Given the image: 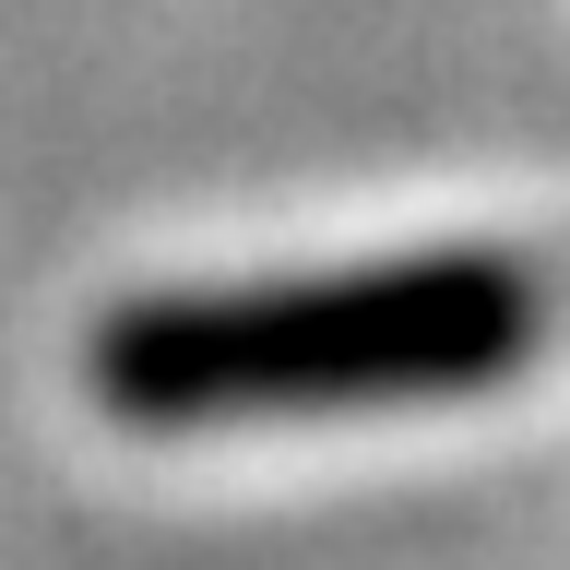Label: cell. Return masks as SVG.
<instances>
[{
  "mask_svg": "<svg viewBox=\"0 0 570 570\" xmlns=\"http://www.w3.org/2000/svg\"><path fill=\"white\" fill-rule=\"evenodd\" d=\"M534 274L499 249H416L297 285H190L96 321V404L131 428H262L488 392L534 345Z\"/></svg>",
  "mask_w": 570,
  "mask_h": 570,
  "instance_id": "obj_1",
  "label": "cell"
}]
</instances>
